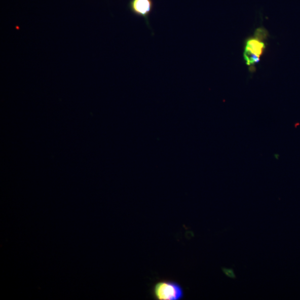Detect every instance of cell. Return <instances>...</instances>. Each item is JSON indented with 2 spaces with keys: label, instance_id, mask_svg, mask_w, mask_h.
<instances>
[{
  "label": "cell",
  "instance_id": "obj_1",
  "mask_svg": "<svg viewBox=\"0 0 300 300\" xmlns=\"http://www.w3.org/2000/svg\"><path fill=\"white\" fill-rule=\"evenodd\" d=\"M153 295L158 300H180L184 296L182 287L174 281L164 280L157 282L153 288Z\"/></svg>",
  "mask_w": 300,
  "mask_h": 300
},
{
  "label": "cell",
  "instance_id": "obj_2",
  "mask_svg": "<svg viewBox=\"0 0 300 300\" xmlns=\"http://www.w3.org/2000/svg\"><path fill=\"white\" fill-rule=\"evenodd\" d=\"M266 48L267 45L264 40L255 36L248 39L245 43L244 53L246 65L249 66L256 65L260 60Z\"/></svg>",
  "mask_w": 300,
  "mask_h": 300
},
{
  "label": "cell",
  "instance_id": "obj_3",
  "mask_svg": "<svg viewBox=\"0 0 300 300\" xmlns=\"http://www.w3.org/2000/svg\"><path fill=\"white\" fill-rule=\"evenodd\" d=\"M131 12L137 16L142 17L149 25L148 16L152 12L153 0H131L129 5Z\"/></svg>",
  "mask_w": 300,
  "mask_h": 300
},
{
  "label": "cell",
  "instance_id": "obj_4",
  "mask_svg": "<svg viewBox=\"0 0 300 300\" xmlns=\"http://www.w3.org/2000/svg\"><path fill=\"white\" fill-rule=\"evenodd\" d=\"M222 270L223 274L228 277V278L233 279H235L236 278V274L233 269L223 268Z\"/></svg>",
  "mask_w": 300,
  "mask_h": 300
}]
</instances>
